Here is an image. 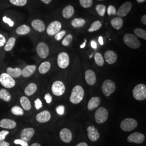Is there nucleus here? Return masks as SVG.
<instances>
[{"mask_svg": "<svg viewBox=\"0 0 146 146\" xmlns=\"http://www.w3.org/2000/svg\"><path fill=\"white\" fill-rule=\"evenodd\" d=\"M84 89L80 86H75L72 91V93L70 96V101L73 104H78L82 101L84 99Z\"/></svg>", "mask_w": 146, "mask_h": 146, "instance_id": "f257e3e1", "label": "nucleus"}, {"mask_svg": "<svg viewBox=\"0 0 146 146\" xmlns=\"http://www.w3.org/2000/svg\"><path fill=\"white\" fill-rule=\"evenodd\" d=\"M134 99L138 101H142L146 99V86L143 84L136 85L133 90Z\"/></svg>", "mask_w": 146, "mask_h": 146, "instance_id": "f03ea898", "label": "nucleus"}, {"mask_svg": "<svg viewBox=\"0 0 146 146\" xmlns=\"http://www.w3.org/2000/svg\"><path fill=\"white\" fill-rule=\"evenodd\" d=\"M123 42L125 45L131 49H137L140 46V42L135 35L127 34L123 37Z\"/></svg>", "mask_w": 146, "mask_h": 146, "instance_id": "7ed1b4c3", "label": "nucleus"}, {"mask_svg": "<svg viewBox=\"0 0 146 146\" xmlns=\"http://www.w3.org/2000/svg\"><path fill=\"white\" fill-rule=\"evenodd\" d=\"M137 125L136 120L132 118H127L123 120L121 124V129L125 131H130L135 129Z\"/></svg>", "mask_w": 146, "mask_h": 146, "instance_id": "20e7f679", "label": "nucleus"}, {"mask_svg": "<svg viewBox=\"0 0 146 146\" xmlns=\"http://www.w3.org/2000/svg\"><path fill=\"white\" fill-rule=\"evenodd\" d=\"M116 86L113 81L110 80H105L102 85V92L106 96H109L115 91Z\"/></svg>", "mask_w": 146, "mask_h": 146, "instance_id": "39448f33", "label": "nucleus"}, {"mask_svg": "<svg viewBox=\"0 0 146 146\" xmlns=\"http://www.w3.org/2000/svg\"><path fill=\"white\" fill-rule=\"evenodd\" d=\"M108 117V112L104 107H100L95 114V119L96 123L101 124L106 122Z\"/></svg>", "mask_w": 146, "mask_h": 146, "instance_id": "423d86ee", "label": "nucleus"}, {"mask_svg": "<svg viewBox=\"0 0 146 146\" xmlns=\"http://www.w3.org/2000/svg\"><path fill=\"white\" fill-rule=\"evenodd\" d=\"M0 83L7 88H11L15 86V81L7 73H2L0 75Z\"/></svg>", "mask_w": 146, "mask_h": 146, "instance_id": "0eeeda50", "label": "nucleus"}, {"mask_svg": "<svg viewBox=\"0 0 146 146\" xmlns=\"http://www.w3.org/2000/svg\"><path fill=\"white\" fill-rule=\"evenodd\" d=\"M65 86L61 81H56L52 84V93L56 96H60L62 95L65 92Z\"/></svg>", "mask_w": 146, "mask_h": 146, "instance_id": "6e6552de", "label": "nucleus"}, {"mask_svg": "<svg viewBox=\"0 0 146 146\" xmlns=\"http://www.w3.org/2000/svg\"><path fill=\"white\" fill-rule=\"evenodd\" d=\"M58 64L60 68L65 69L69 64V57L65 52H60L58 56Z\"/></svg>", "mask_w": 146, "mask_h": 146, "instance_id": "1a4fd4ad", "label": "nucleus"}, {"mask_svg": "<svg viewBox=\"0 0 146 146\" xmlns=\"http://www.w3.org/2000/svg\"><path fill=\"white\" fill-rule=\"evenodd\" d=\"M36 52L40 58H46L49 55V49L46 43L40 42L37 46Z\"/></svg>", "mask_w": 146, "mask_h": 146, "instance_id": "9d476101", "label": "nucleus"}, {"mask_svg": "<svg viewBox=\"0 0 146 146\" xmlns=\"http://www.w3.org/2000/svg\"><path fill=\"white\" fill-rule=\"evenodd\" d=\"M61 27L62 25L60 22L58 21H53L47 28V34L50 36L54 35L60 31Z\"/></svg>", "mask_w": 146, "mask_h": 146, "instance_id": "9b49d317", "label": "nucleus"}, {"mask_svg": "<svg viewBox=\"0 0 146 146\" xmlns=\"http://www.w3.org/2000/svg\"><path fill=\"white\" fill-rule=\"evenodd\" d=\"M145 135L138 132H135L132 133L127 138V141L131 143H135L137 144H140L143 143L145 141Z\"/></svg>", "mask_w": 146, "mask_h": 146, "instance_id": "f8f14e48", "label": "nucleus"}, {"mask_svg": "<svg viewBox=\"0 0 146 146\" xmlns=\"http://www.w3.org/2000/svg\"><path fill=\"white\" fill-rule=\"evenodd\" d=\"M132 4L131 3V2H126L121 5L117 12L116 13V14L119 17H125L130 12Z\"/></svg>", "mask_w": 146, "mask_h": 146, "instance_id": "ddd939ff", "label": "nucleus"}, {"mask_svg": "<svg viewBox=\"0 0 146 146\" xmlns=\"http://www.w3.org/2000/svg\"><path fill=\"white\" fill-rule=\"evenodd\" d=\"M35 134V130L32 128H26L22 129L20 134V137L21 140L24 141H30L32 137Z\"/></svg>", "mask_w": 146, "mask_h": 146, "instance_id": "4468645a", "label": "nucleus"}, {"mask_svg": "<svg viewBox=\"0 0 146 146\" xmlns=\"http://www.w3.org/2000/svg\"><path fill=\"white\" fill-rule=\"evenodd\" d=\"M88 137L90 141L95 142L99 140L100 137V134L98 129L93 126L90 125L87 128Z\"/></svg>", "mask_w": 146, "mask_h": 146, "instance_id": "2eb2a0df", "label": "nucleus"}, {"mask_svg": "<svg viewBox=\"0 0 146 146\" xmlns=\"http://www.w3.org/2000/svg\"><path fill=\"white\" fill-rule=\"evenodd\" d=\"M60 137L63 142L65 143H69L72 141L73 135L72 131L69 129L63 128L60 132Z\"/></svg>", "mask_w": 146, "mask_h": 146, "instance_id": "dca6fc26", "label": "nucleus"}, {"mask_svg": "<svg viewBox=\"0 0 146 146\" xmlns=\"http://www.w3.org/2000/svg\"><path fill=\"white\" fill-rule=\"evenodd\" d=\"M51 118V114L48 110H44L38 113L36 116L37 121L40 123H46Z\"/></svg>", "mask_w": 146, "mask_h": 146, "instance_id": "f3484780", "label": "nucleus"}, {"mask_svg": "<svg viewBox=\"0 0 146 146\" xmlns=\"http://www.w3.org/2000/svg\"><path fill=\"white\" fill-rule=\"evenodd\" d=\"M85 80L86 82L90 86H93L95 84L96 77L95 73L92 70H87L85 72Z\"/></svg>", "mask_w": 146, "mask_h": 146, "instance_id": "a211bd4d", "label": "nucleus"}, {"mask_svg": "<svg viewBox=\"0 0 146 146\" xmlns=\"http://www.w3.org/2000/svg\"><path fill=\"white\" fill-rule=\"evenodd\" d=\"M16 126L15 121L8 119H3L0 121V127L5 129H14Z\"/></svg>", "mask_w": 146, "mask_h": 146, "instance_id": "6ab92c4d", "label": "nucleus"}, {"mask_svg": "<svg viewBox=\"0 0 146 146\" xmlns=\"http://www.w3.org/2000/svg\"><path fill=\"white\" fill-rule=\"evenodd\" d=\"M105 60L110 64H114L116 61L117 56L114 51L107 50L104 54Z\"/></svg>", "mask_w": 146, "mask_h": 146, "instance_id": "aec40b11", "label": "nucleus"}, {"mask_svg": "<svg viewBox=\"0 0 146 146\" xmlns=\"http://www.w3.org/2000/svg\"><path fill=\"white\" fill-rule=\"evenodd\" d=\"M36 67L35 65H28L23 68L22 70V75L25 78H28L31 76L35 72Z\"/></svg>", "mask_w": 146, "mask_h": 146, "instance_id": "412c9836", "label": "nucleus"}, {"mask_svg": "<svg viewBox=\"0 0 146 146\" xmlns=\"http://www.w3.org/2000/svg\"><path fill=\"white\" fill-rule=\"evenodd\" d=\"M101 100L99 97H93L89 101L87 108L89 110H93L99 107Z\"/></svg>", "mask_w": 146, "mask_h": 146, "instance_id": "4be33fe9", "label": "nucleus"}, {"mask_svg": "<svg viewBox=\"0 0 146 146\" xmlns=\"http://www.w3.org/2000/svg\"><path fill=\"white\" fill-rule=\"evenodd\" d=\"M31 26L33 28L39 32H42L45 30V25L43 21L36 19L34 20L31 22Z\"/></svg>", "mask_w": 146, "mask_h": 146, "instance_id": "5701e85b", "label": "nucleus"}, {"mask_svg": "<svg viewBox=\"0 0 146 146\" xmlns=\"http://www.w3.org/2000/svg\"><path fill=\"white\" fill-rule=\"evenodd\" d=\"M7 74L13 78H16L22 75V70L20 68H13L11 67L7 69Z\"/></svg>", "mask_w": 146, "mask_h": 146, "instance_id": "b1692460", "label": "nucleus"}, {"mask_svg": "<svg viewBox=\"0 0 146 146\" xmlns=\"http://www.w3.org/2000/svg\"><path fill=\"white\" fill-rule=\"evenodd\" d=\"M74 14V9L72 5L66 6L62 11V15L65 19H69Z\"/></svg>", "mask_w": 146, "mask_h": 146, "instance_id": "393cba45", "label": "nucleus"}, {"mask_svg": "<svg viewBox=\"0 0 146 146\" xmlns=\"http://www.w3.org/2000/svg\"><path fill=\"white\" fill-rule=\"evenodd\" d=\"M123 21L122 20V19L119 17L114 18L110 21L111 25L114 29L117 30H119L122 28V27L123 26Z\"/></svg>", "mask_w": 146, "mask_h": 146, "instance_id": "a878e982", "label": "nucleus"}, {"mask_svg": "<svg viewBox=\"0 0 146 146\" xmlns=\"http://www.w3.org/2000/svg\"><path fill=\"white\" fill-rule=\"evenodd\" d=\"M37 90V86L34 83L29 84L25 89V93L27 96H31L34 94Z\"/></svg>", "mask_w": 146, "mask_h": 146, "instance_id": "bb28decb", "label": "nucleus"}, {"mask_svg": "<svg viewBox=\"0 0 146 146\" xmlns=\"http://www.w3.org/2000/svg\"><path fill=\"white\" fill-rule=\"evenodd\" d=\"M20 101L22 107L24 110H29L31 109V103L29 100L28 99L26 96H22L20 98Z\"/></svg>", "mask_w": 146, "mask_h": 146, "instance_id": "cd10ccee", "label": "nucleus"}, {"mask_svg": "<svg viewBox=\"0 0 146 146\" xmlns=\"http://www.w3.org/2000/svg\"><path fill=\"white\" fill-rule=\"evenodd\" d=\"M31 31V29L29 27L25 25H23L22 26L19 27L16 32L17 34L20 35H26L27 34H28Z\"/></svg>", "mask_w": 146, "mask_h": 146, "instance_id": "c85d7f7f", "label": "nucleus"}, {"mask_svg": "<svg viewBox=\"0 0 146 146\" xmlns=\"http://www.w3.org/2000/svg\"><path fill=\"white\" fill-rule=\"evenodd\" d=\"M50 67H51V64L50 62H49L48 61L44 62L40 64V66H39L38 71L41 74H44L49 70V69H50Z\"/></svg>", "mask_w": 146, "mask_h": 146, "instance_id": "c756f323", "label": "nucleus"}, {"mask_svg": "<svg viewBox=\"0 0 146 146\" xmlns=\"http://www.w3.org/2000/svg\"><path fill=\"white\" fill-rule=\"evenodd\" d=\"M10 93L5 89H0V99L3 100L5 102H9L11 100Z\"/></svg>", "mask_w": 146, "mask_h": 146, "instance_id": "7c9ffc66", "label": "nucleus"}, {"mask_svg": "<svg viewBox=\"0 0 146 146\" xmlns=\"http://www.w3.org/2000/svg\"><path fill=\"white\" fill-rule=\"evenodd\" d=\"M85 23H86L85 20L81 18L75 19L71 22L72 26L75 28H79V27H83L85 25Z\"/></svg>", "mask_w": 146, "mask_h": 146, "instance_id": "2f4dec72", "label": "nucleus"}, {"mask_svg": "<svg viewBox=\"0 0 146 146\" xmlns=\"http://www.w3.org/2000/svg\"><path fill=\"white\" fill-rule=\"evenodd\" d=\"M16 39L14 37H11L5 44V50L7 52L11 51L14 47L15 44Z\"/></svg>", "mask_w": 146, "mask_h": 146, "instance_id": "473e14b6", "label": "nucleus"}, {"mask_svg": "<svg viewBox=\"0 0 146 146\" xmlns=\"http://www.w3.org/2000/svg\"><path fill=\"white\" fill-rule=\"evenodd\" d=\"M95 62L100 67H102L104 64V59L102 55L99 52H96L94 56Z\"/></svg>", "mask_w": 146, "mask_h": 146, "instance_id": "72a5a7b5", "label": "nucleus"}, {"mask_svg": "<svg viewBox=\"0 0 146 146\" xmlns=\"http://www.w3.org/2000/svg\"><path fill=\"white\" fill-rule=\"evenodd\" d=\"M102 26V25L99 21H94V22L91 25L90 27L89 28V32H93V31H98Z\"/></svg>", "mask_w": 146, "mask_h": 146, "instance_id": "f704fd0d", "label": "nucleus"}, {"mask_svg": "<svg viewBox=\"0 0 146 146\" xmlns=\"http://www.w3.org/2000/svg\"><path fill=\"white\" fill-rule=\"evenodd\" d=\"M134 31L136 36L146 40V31L145 30L141 28H136Z\"/></svg>", "mask_w": 146, "mask_h": 146, "instance_id": "c9c22d12", "label": "nucleus"}, {"mask_svg": "<svg viewBox=\"0 0 146 146\" xmlns=\"http://www.w3.org/2000/svg\"><path fill=\"white\" fill-rule=\"evenodd\" d=\"M11 113L14 115L21 116V115H23V114H24L23 110H22L21 107H20L19 106H17L13 107L11 108Z\"/></svg>", "mask_w": 146, "mask_h": 146, "instance_id": "e433bc0d", "label": "nucleus"}, {"mask_svg": "<svg viewBox=\"0 0 146 146\" xmlns=\"http://www.w3.org/2000/svg\"><path fill=\"white\" fill-rule=\"evenodd\" d=\"M73 41V36L72 34H68L63 40L62 44L64 46H68Z\"/></svg>", "mask_w": 146, "mask_h": 146, "instance_id": "4c0bfd02", "label": "nucleus"}, {"mask_svg": "<svg viewBox=\"0 0 146 146\" xmlns=\"http://www.w3.org/2000/svg\"><path fill=\"white\" fill-rule=\"evenodd\" d=\"M106 6L103 5H98L96 7V11L101 16H104L106 13Z\"/></svg>", "mask_w": 146, "mask_h": 146, "instance_id": "58836bf2", "label": "nucleus"}, {"mask_svg": "<svg viewBox=\"0 0 146 146\" xmlns=\"http://www.w3.org/2000/svg\"><path fill=\"white\" fill-rule=\"evenodd\" d=\"M10 2L12 5L16 6H24L27 3V0H9Z\"/></svg>", "mask_w": 146, "mask_h": 146, "instance_id": "ea45409f", "label": "nucleus"}, {"mask_svg": "<svg viewBox=\"0 0 146 146\" xmlns=\"http://www.w3.org/2000/svg\"><path fill=\"white\" fill-rule=\"evenodd\" d=\"M79 1L81 5L84 8H89L93 5L92 0H79Z\"/></svg>", "mask_w": 146, "mask_h": 146, "instance_id": "a19ab883", "label": "nucleus"}, {"mask_svg": "<svg viewBox=\"0 0 146 146\" xmlns=\"http://www.w3.org/2000/svg\"><path fill=\"white\" fill-rule=\"evenodd\" d=\"M116 9L115 7L113 5H110L107 9V13L108 14V15H115L116 14Z\"/></svg>", "mask_w": 146, "mask_h": 146, "instance_id": "79ce46f5", "label": "nucleus"}, {"mask_svg": "<svg viewBox=\"0 0 146 146\" xmlns=\"http://www.w3.org/2000/svg\"><path fill=\"white\" fill-rule=\"evenodd\" d=\"M66 31H60L56 34L55 35V38L57 41H60L62 38L63 37L66 35Z\"/></svg>", "mask_w": 146, "mask_h": 146, "instance_id": "37998d69", "label": "nucleus"}, {"mask_svg": "<svg viewBox=\"0 0 146 146\" xmlns=\"http://www.w3.org/2000/svg\"><path fill=\"white\" fill-rule=\"evenodd\" d=\"M14 142L16 145H20L22 146H28L27 142L21 139H16Z\"/></svg>", "mask_w": 146, "mask_h": 146, "instance_id": "c03bdc74", "label": "nucleus"}, {"mask_svg": "<svg viewBox=\"0 0 146 146\" xmlns=\"http://www.w3.org/2000/svg\"><path fill=\"white\" fill-rule=\"evenodd\" d=\"M56 112L58 115H62L64 114V110H65V108L64 106L63 105H60L58 106V107L56 108Z\"/></svg>", "mask_w": 146, "mask_h": 146, "instance_id": "a18cd8bd", "label": "nucleus"}, {"mask_svg": "<svg viewBox=\"0 0 146 146\" xmlns=\"http://www.w3.org/2000/svg\"><path fill=\"white\" fill-rule=\"evenodd\" d=\"M3 22H4L5 23H7L10 27H13L14 26V22L12 21L11 19L8 18V17H6V16L3 17Z\"/></svg>", "mask_w": 146, "mask_h": 146, "instance_id": "49530a36", "label": "nucleus"}, {"mask_svg": "<svg viewBox=\"0 0 146 146\" xmlns=\"http://www.w3.org/2000/svg\"><path fill=\"white\" fill-rule=\"evenodd\" d=\"M9 132L7 131H0V141H3L5 137L8 135Z\"/></svg>", "mask_w": 146, "mask_h": 146, "instance_id": "de8ad7c7", "label": "nucleus"}, {"mask_svg": "<svg viewBox=\"0 0 146 146\" xmlns=\"http://www.w3.org/2000/svg\"><path fill=\"white\" fill-rule=\"evenodd\" d=\"M35 107L36 108V109L37 110L40 109L41 108H42V103L41 101L39 99H37L35 101Z\"/></svg>", "mask_w": 146, "mask_h": 146, "instance_id": "09e8293b", "label": "nucleus"}, {"mask_svg": "<svg viewBox=\"0 0 146 146\" xmlns=\"http://www.w3.org/2000/svg\"><path fill=\"white\" fill-rule=\"evenodd\" d=\"M44 99L46 100L47 104H50L52 101V96L50 95V94L47 93L45 95Z\"/></svg>", "mask_w": 146, "mask_h": 146, "instance_id": "8fccbe9b", "label": "nucleus"}, {"mask_svg": "<svg viewBox=\"0 0 146 146\" xmlns=\"http://www.w3.org/2000/svg\"><path fill=\"white\" fill-rule=\"evenodd\" d=\"M5 42H6V40L5 36L2 34H0V47L3 46Z\"/></svg>", "mask_w": 146, "mask_h": 146, "instance_id": "3c124183", "label": "nucleus"}, {"mask_svg": "<svg viewBox=\"0 0 146 146\" xmlns=\"http://www.w3.org/2000/svg\"><path fill=\"white\" fill-rule=\"evenodd\" d=\"M90 44H91L92 47L93 49H95L97 48V43H96V42H95L94 40H93V41H91Z\"/></svg>", "mask_w": 146, "mask_h": 146, "instance_id": "603ef678", "label": "nucleus"}, {"mask_svg": "<svg viewBox=\"0 0 146 146\" xmlns=\"http://www.w3.org/2000/svg\"><path fill=\"white\" fill-rule=\"evenodd\" d=\"M0 146H9V143L5 141H0Z\"/></svg>", "mask_w": 146, "mask_h": 146, "instance_id": "864d4df0", "label": "nucleus"}, {"mask_svg": "<svg viewBox=\"0 0 146 146\" xmlns=\"http://www.w3.org/2000/svg\"><path fill=\"white\" fill-rule=\"evenodd\" d=\"M141 22H142V23L143 24V25H146V15H144L143 16H142V17H141Z\"/></svg>", "mask_w": 146, "mask_h": 146, "instance_id": "5fc2aeb1", "label": "nucleus"}, {"mask_svg": "<svg viewBox=\"0 0 146 146\" xmlns=\"http://www.w3.org/2000/svg\"><path fill=\"white\" fill-rule=\"evenodd\" d=\"M99 42L101 45H104V40H103V38L102 36H100L99 38Z\"/></svg>", "mask_w": 146, "mask_h": 146, "instance_id": "6e6d98bb", "label": "nucleus"}, {"mask_svg": "<svg viewBox=\"0 0 146 146\" xmlns=\"http://www.w3.org/2000/svg\"><path fill=\"white\" fill-rule=\"evenodd\" d=\"M76 146H88V145L86 143V142H81L80 143H78V145H77Z\"/></svg>", "mask_w": 146, "mask_h": 146, "instance_id": "4d7b16f0", "label": "nucleus"}, {"mask_svg": "<svg viewBox=\"0 0 146 146\" xmlns=\"http://www.w3.org/2000/svg\"><path fill=\"white\" fill-rule=\"evenodd\" d=\"M43 3H46V4H49L51 2L52 0H41Z\"/></svg>", "mask_w": 146, "mask_h": 146, "instance_id": "13d9d810", "label": "nucleus"}, {"mask_svg": "<svg viewBox=\"0 0 146 146\" xmlns=\"http://www.w3.org/2000/svg\"><path fill=\"white\" fill-rule=\"evenodd\" d=\"M86 42H87V40H84V42L80 46V48H84L85 47V46H86Z\"/></svg>", "mask_w": 146, "mask_h": 146, "instance_id": "bf43d9fd", "label": "nucleus"}, {"mask_svg": "<svg viewBox=\"0 0 146 146\" xmlns=\"http://www.w3.org/2000/svg\"><path fill=\"white\" fill-rule=\"evenodd\" d=\"M31 146H41L39 143H34L33 144H32Z\"/></svg>", "mask_w": 146, "mask_h": 146, "instance_id": "052dcab7", "label": "nucleus"}, {"mask_svg": "<svg viewBox=\"0 0 146 146\" xmlns=\"http://www.w3.org/2000/svg\"><path fill=\"white\" fill-rule=\"evenodd\" d=\"M136 1H137V2L138 3H143V2H144L145 1H146V0H136Z\"/></svg>", "mask_w": 146, "mask_h": 146, "instance_id": "680f3d73", "label": "nucleus"}, {"mask_svg": "<svg viewBox=\"0 0 146 146\" xmlns=\"http://www.w3.org/2000/svg\"><path fill=\"white\" fill-rule=\"evenodd\" d=\"M99 1H103V0H99Z\"/></svg>", "mask_w": 146, "mask_h": 146, "instance_id": "e2e57ef3", "label": "nucleus"}]
</instances>
